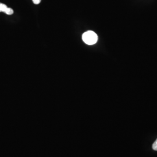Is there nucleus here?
I'll return each instance as SVG.
<instances>
[{
	"label": "nucleus",
	"instance_id": "nucleus-1",
	"mask_svg": "<svg viewBox=\"0 0 157 157\" xmlns=\"http://www.w3.org/2000/svg\"><path fill=\"white\" fill-rule=\"evenodd\" d=\"M82 39L86 44L93 45L97 42L98 36L95 32L89 30L83 34Z\"/></svg>",
	"mask_w": 157,
	"mask_h": 157
},
{
	"label": "nucleus",
	"instance_id": "nucleus-2",
	"mask_svg": "<svg viewBox=\"0 0 157 157\" xmlns=\"http://www.w3.org/2000/svg\"><path fill=\"white\" fill-rule=\"evenodd\" d=\"M4 12L5 13L9 15H12L13 13V11L12 8L7 7L6 4L2 3H0V12Z\"/></svg>",
	"mask_w": 157,
	"mask_h": 157
},
{
	"label": "nucleus",
	"instance_id": "nucleus-3",
	"mask_svg": "<svg viewBox=\"0 0 157 157\" xmlns=\"http://www.w3.org/2000/svg\"><path fill=\"white\" fill-rule=\"evenodd\" d=\"M152 148L154 150L157 151V139L152 144Z\"/></svg>",
	"mask_w": 157,
	"mask_h": 157
},
{
	"label": "nucleus",
	"instance_id": "nucleus-4",
	"mask_svg": "<svg viewBox=\"0 0 157 157\" xmlns=\"http://www.w3.org/2000/svg\"><path fill=\"white\" fill-rule=\"evenodd\" d=\"M41 0H33V2L34 4H39L41 2Z\"/></svg>",
	"mask_w": 157,
	"mask_h": 157
}]
</instances>
